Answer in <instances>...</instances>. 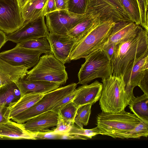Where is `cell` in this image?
<instances>
[{"mask_svg": "<svg viewBox=\"0 0 148 148\" xmlns=\"http://www.w3.org/2000/svg\"><path fill=\"white\" fill-rule=\"evenodd\" d=\"M78 108L72 101L59 110L58 113V117L71 124H74V119Z\"/></svg>", "mask_w": 148, "mask_h": 148, "instance_id": "30", "label": "cell"}, {"mask_svg": "<svg viewBox=\"0 0 148 148\" xmlns=\"http://www.w3.org/2000/svg\"><path fill=\"white\" fill-rule=\"evenodd\" d=\"M148 73V51H147L123 76L125 90L129 102L135 97L133 90L141 79Z\"/></svg>", "mask_w": 148, "mask_h": 148, "instance_id": "13", "label": "cell"}, {"mask_svg": "<svg viewBox=\"0 0 148 148\" xmlns=\"http://www.w3.org/2000/svg\"><path fill=\"white\" fill-rule=\"evenodd\" d=\"M44 15L25 22L23 25L14 32L8 34L7 40L16 43L36 38H47L49 32L45 23Z\"/></svg>", "mask_w": 148, "mask_h": 148, "instance_id": "11", "label": "cell"}, {"mask_svg": "<svg viewBox=\"0 0 148 148\" xmlns=\"http://www.w3.org/2000/svg\"><path fill=\"white\" fill-rule=\"evenodd\" d=\"M140 17V25L148 31V0H137Z\"/></svg>", "mask_w": 148, "mask_h": 148, "instance_id": "33", "label": "cell"}, {"mask_svg": "<svg viewBox=\"0 0 148 148\" xmlns=\"http://www.w3.org/2000/svg\"><path fill=\"white\" fill-rule=\"evenodd\" d=\"M15 83L20 92L21 97L31 93L45 94L58 88L62 85L58 83L49 81L29 80L25 77Z\"/></svg>", "mask_w": 148, "mask_h": 148, "instance_id": "17", "label": "cell"}, {"mask_svg": "<svg viewBox=\"0 0 148 148\" xmlns=\"http://www.w3.org/2000/svg\"><path fill=\"white\" fill-rule=\"evenodd\" d=\"M17 44L20 47L40 51L45 54L52 53L49 42L45 37L23 41Z\"/></svg>", "mask_w": 148, "mask_h": 148, "instance_id": "26", "label": "cell"}, {"mask_svg": "<svg viewBox=\"0 0 148 148\" xmlns=\"http://www.w3.org/2000/svg\"><path fill=\"white\" fill-rule=\"evenodd\" d=\"M28 69L23 66L13 65L0 58V88L10 83H15L24 77Z\"/></svg>", "mask_w": 148, "mask_h": 148, "instance_id": "19", "label": "cell"}, {"mask_svg": "<svg viewBox=\"0 0 148 148\" xmlns=\"http://www.w3.org/2000/svg\"><path fill=\"white\" fill-rule=\"evenodd\" d=\"M132 22L140 25V11L137 0H119Z\"/></svg>", "mask_w": 148, "mask_h": 148, "instance_id": "28", "label": "cell"}, {"mask_svg": "<svg viewBox=\"0 0 148 148\" xmlns=\"http://www.w3.org/2000/svg\"><path fill=\"white\" fill-rule=\"evenodd\" d=\"M8 41L7 35L4 32L0 29V50Z\"/></svg>", "mask_w": 148, "mask_h": 148, "instance_id": "41", "label": "cell"}, {"mask_svg": "<svg viewBox=\"0 0 148 148\" xmlns=\"http://www.w3.org/2000/svg\"><path fill=\"white\" fill-rule=\"evenodd\" d=\"M148 95L135 97L128 103L131 111L140 120L148 123Z\"/></svg>", "mask_w": 148, "mask_h": 148, "instance_id": "24", "label": "cell"}, {"mask_svg": "<svg viewBox=\"0 0 148 148\" xmlns=\"http://www.w3.org/2000/svg\"><path fill=\"white\" fill-rule=\"evenodd\" d=\"M86 15H98L101 21H132L119 0H88Z\"/></svg>", "mask_w": 148, "mask_h": 148, "instance_id": "8", "label": "cell"}, {"mask_svg": "<svg viewBox=\"0 0 148 148\" xmlns=\"http://www.w3.org/2000/svg\"><path fill=\"white\" fill-rule=\"evenodd\" d=\"M25 22L18 0H0V29L7 34L20 28Z\"/></svg>", "mask_w": 148, "mask_h": 148, "instance_id": "9", "label": "cell"}, {"mask_svg": "<svg viewBox=\"0 0 148 148\" xmlns=\"http://www.w3.org/2000/svg\"><path fill=\"white\" fill-rule=\"evenodd\" d=\"M102 79V89L99 100L102 112L114 113L125 110L129 101L125 90L123 76L112 75Z\"/></svg>", "mask_w": 148, "mask_h": 148, "instance_id": "2", "label": "cell"}, {"mask_svg": "<svg viewBox=\"0 0 148 148\" xmlns=\"http://www.w3.org/2000/svg\"><path fill=\"white\" fill-rule=\"evenodd\" d=\"M116 45L114 44L105 45L101 49L111 60L114 54Z\"/></svg>", "mask_w": 148, "mask_h": 148, "instance_id": "37", "label": "cell"}, {"mask_svg": "<svg viewBox=\"0 0 148 148\" xmlns=\"http://www.w3.org/2000/svg\"><path fill=\"white\" fill-rule=\"evenodd\" d=\"M71 125L58 117L56 127L51 130V132L54 135L59 138L61 136L67 134L70 129Z\"/></svg>", "mask_w": 148, "mask_h": 148, "instance_id": "34", "label": "cell"}, {"mask_svg": "<svg viewBox=\"0 0 148 148\" xmlns=\"http://www.w3.org/2000/svg\"><path fill=\"white\" fill-rule=\"evenodd\" d=\"M80 90V87L75 88L71 93L64 97L56 104L51 110L58 114L59 110L66 105L72 101Z\"/></svg>", "mask_w": 148, "mask_h": 148, "instance_id": "35", "label": "cell"}, {"mask_svg": "<svg viewBox=\"0 0 148 148\" xmlns=\"http://www.w3.org/2000/svg\"><path fill=\"white\" fill-rule=\"evenodd\" d=\"M21 97L20 92L15 83L12 82L0 88V106H8Z\"/></svg>", "mask_w": 148, "mask_h": 148, "instance_id": "25", "label": "cell"}, {"mask_svg": "<svg viewBox=\"0 0 148 148\" xmlns=\"http://www.w3.org/2000/svg\"><path fill=\"white\" fill-rule=\"evenodd\" d=\"M138 86L144 94L148 95V73H146L141 79Z\"/></svg>", "mask_w": 148, "mask_h": 148, "instance_id": "38", "label": "cell"}, {"mask_svg": "<svg viewBox=\"0 0 148 148\" xmlns=\"http://www.w3.org/2000/svg\"><path fill=\"white\" fill-rule=\"evenodd\" d=\"M72 101L78 108L80 106L89 104H93L98 101L100 97L102 83L96 80L90 84L82 85Z\"/></svg>", "mask_w": 148, "mask_h": 148, "instance_id": "18", "label": "cell"}, {"mask_svg": "<svg viewBox=\"0 0 148 148\" xmlns=\"http://www.w3.org/2000/svg\"><path fill=\"white\" fill-rule=\"evenodd\" d=\"M58 118L57 113L50 110L29 120L23 125L25 129L36 137L38 132L56 126Z\"/></svg>", "mask_w": 148, "mask_h": 148, "instance_id": "16", "label": "cell"}, {"mask_svg": "<svg viewBox=\"0 0 148 148\" xmlns=\"http://www.w3.org/2000/svg\"><path fill=\"white\" fill-rule=\"evenodd\" d=\"M78 74V84H87L97 78H106L112 75L111 60L101 49L85 58Z\"/></svg>", "mask_w": 148, "mask_h": 148, "instance_id": "6", "label": "cell"}, {"mask_svg": "<svg viewBox=\"0 0 148 148\" xmlns=\"http://www.w3.org/2000/svg\"><path fill=\"white\" fill-rule=\"evenodd\" d=\"M47 38L54 56L64 64L70 62L69 56L75 40L67 34L50 32Z\"/></svg>", "mask_w": 148, "mask_h": 148, "instance_id": "14", "label": "cell"}, {"mask_svg": "<svg viewBox=\"0 0 148 148\" xmlns=\"http://www.w3.org/2000/svg\"><path fill=\"white\" fill-rule=\"evenodd\" d=\"M148 136V123L140 120L139 123L133 129L124 132L117 134L111 137L114 138H140Z\"/></svg>", "mask_w": 148, "mask_h": 148, "instance_id": "27", "label": "cell"}, {"mask_svg": "<svg viewBox=\"0 0 148 148\" xmlns=\"http://www.w3.org/2000/svg\"><path fill=\"white\" fill-rule=\"evenodd\" d=\"M77 84L72 83L47 93L32 106L11 119L18 123H24L41 114L51 110L54 106L62 99L72 92Z\"/></svg>", "mask_w": 148, "mask_h": 148, "instance_id": "7", "label": "cell"}, {"mask_svg": "<svg viewBox=\"0 0 148 148\" xmlns=\"http://www.w3.org/2000/svg\"><path fill=\"white\" fill-rule=\"evenodd\" d=\"M140 121L134 114L125 110L114 113L102 112L97 116L96 124L101 134L111 137L132 130Z\"/></svg>", "mask_w": 148, "mask_h": 148, "instance_id": "5", "label": "cell"}, {"mask_svg": "<svg viewBox=\"0 0 148 148\" xmlns=\"http://www.w3.org/2000/svg\"><path fill=\"white\" fill-rule=\"evenodd\" d=\"M44 94L35 93L26 94L17 101L11 103L10 108V118H11L30 108L36 103Z\"/></svg>", "mask_w": 148, "mask_h": 148, "instance_id": "23", "label": "cell"}, {"mask_svg": "<svg viewBox=\"0 0 148 148\" xmlns=\"http://www.w3.org/2000/svg\"><path fill=\"white\" fill-rule=\"evenodd\" d=\"M115 22L112 20L101 21L81 40L75 43L69 56L70 61L86 57L101 49Z\"/></svg>", "mask_w": 148, "mask_h": 148, "instance_id": "4", "label": "cell"}, {"mask_svg": "<svg viewBox=\"0 0 148 148\" xmlns=\"http://www.w3.org/2000/svg\"><path fill=\"white\" fill-rule=\"evenodd\" d=\"M56 11H57V9L55 0H48L45 9L44 16Z\"/></svg>", "mask_w": 148, "mask_h": 148, "instance_id": "39", "label": "cell"}, {"mask_svg": "<svg viewBox=\"0 0 148 148\" xmlns=\"http://www.w3.org/2000/svg\"><path fill=\"white\" fill-rule=\"evenodd\" d=\"M25 78L29 80H42L65 84L68 75L64 64L53 53L45 54L41 57L37 64L28 71Z\"/></svg>", "mask_w": 148, "mask_h": 148, "instance_id": "3", "label": "cell"}, {"mask_svg": "<svg viewBox=\"0 0 148 148\" xmlns=\"http://www.w3.org/2000/svg\"><path fill=\"white\" fill-rule=\"evenodd\" d=\"M68 0H55L57 10H66Z\"/></svg>", "mask_w": 148, "mask_h": 148, "instance_id": "40", "label": "cell"}, {"mask_svg": "<svg viewBox=\"0 0 148 148\" xmlns=\"http://www.w3.org/2000/svg\"><path fill=\"white\" fill-rule=\"evenodd\" d=\"M0 136L14 139L36 140L34 135L25 129L23 123L10 120L0 124Z\"/></svg>", "mask_w": 148, "mask_h": 148, "instance_id": "20", "label": "cell"}, {"mask_svg": "<svg viewBox=\"0 0 148 148\" xmlns=\"http://www.w3.org/2000/svg\"><path fill=\"white\" fill-rule=\"evenodd\" d=\"M42 53L16 44L12 49L0 53V58L13 65L23 66L29 69L37 64Z\"/></svg>", "mask_w": 148, "mask_h": 148, "instance_id": "12", "label": "cell"}, {"mask_svg": "<svg viewBox=\"0 0 148 148\" xmlns=\"http://www.w3.org/2000/svg\"><path fill=\"white\" fill-rule=\"evenodd\" d=\"M48 0H28L21 9L24 22L34 20L44 15Z\"/></svg>", "mask_w": 148, "mask_h": 148, "instance_id": "22", "label": "cell"}, {"mask_svg": "<svg viewBox=\"0 0 148 148\" xmlns=\"http://www.w3.org/2000/svg\"><path fill=\"white\" fill-rule=\"evenodd\" d=\"M87 15L75 14L67 10H57L45 15L46 24L50 33L67 34Z\"/></svg>", "mask_w": 148, "mask_h": 148, "instance_id": "10", "label": "cell"}, {"mask_svg": "<svg viewBox=\"0 0 148 148\" xmlns=\"http://www.w3.org/2000/svg\"><path fill=\"white\" fill-rule=\"evenodd\" d=\"M88 0H68L66 10L79 15L86 14Z\"/></svg>", "mask_w": 148, "mask_h": 148, "instance_id": "32", "label": "cell"}, {"mask_svg": "<svg viewBox=\"0 0 148 148\" xmlns=\"http://www.w3.org/2000/svg\"><path fill=\"white\" fill-rule=\"evenodd\" d=\"M98 134H101V133L97 127L91 129H85L73 124L71 125L69 131L65 136L77 135L82 137L84 140H87Z\"/></svg>", "mask_w": 148, "mask_h": 148, "instance_id": "31", "label": "cell"}, {"mask_svg": "<svg viewBox=\"0 0 148 148\" xmlns=\"http://www.w3.org/2000/svg\"><path fill=\"white\" fill-rule=\"evenodd\" d=\"M3 137L0 136V139L3 138Z\"/></svg>", "mask_w": 148, "mask_h": 148, "instance_id": "43", "label": "cell"}, {"mask_svg": "<svg viewBox=\"0 0 148 148\" xmlns=\"http://www.w3.org/2000/svg\"><path fill=\"white\" fill-rule=\"evenodd\" d=\"M90 103L80 106L77 109L74 119V122L78 126L83 128L88 124L92 106Z\"/></svg>", "mask_w": 148, "mask_h": 148, "instance_id": "29", "label": "cell"}, {"mask_svg": "<svg viewBox=\"0 0 148 148\" xmlns=\"http://www.w3.org/2000/svg\"><path fill=\"white\" fill-rule=\"evenodd\" d=\"M140 26L132 21H121L115 22L111 27L103 45L111 44L116 45L136 35L139 31Z\"/></svg>", "mask_w": 148, "mask_h": 148, "instance_id": "15", "label": "cell"}, {"mask_svg": "<svg viewBox=\"0 0 148 148\" xmlns=\"http://www.w3.org/2000/svg\"><path fill=\"white\" fill-rule=\"evenodd\" d=\"M101 22L98 15H87L70 30L67 35L73 38L76 43L81 40Z\"/></svg>", "mask_w": 148, "mask_h": 148, "instance_id": "21", "label": "cell"}, {"mask_svg": "<svg viewBox=\"0 0 148 148\" xmlns=\"http://www.w3.org/2000/svg\"><path fill=\"white\" fill-rule=\"evenodd\" d=\"M21 9L24 6L28 0H18Z\"/></svg>", "mask_w": 148, "mask_h": 148, "instance_id": "42", "label": "cell"}, {"mask_svg": "<svg viewBox=\"0 0 148 148\" xmlns=\"http://www.w3.org/2000/svg\"><path fill=\"white\" fill-rule=\"evenodd\" d=\"M148 31L140 26L136 35L116 45L111 60L113 75L123 76L148 51Z\"/></svg>", "mask_w": 148, "mask_h": 148, "instance_id": "1", "label": "cell"}, {"mask_svg": "<svg viewBox=\"0 0 148 148\" xmlns=\"http://www.w3.org/2000/svg\"><path fill=\"white\" fill-rule=\"evenodd\" d=\"M10 110L9 106H0V124L10 120Z\"/></svg>", "mask_w": 148, "mask_h": 148, "instance_id": "36", "label": "cell"}]
</instances>
